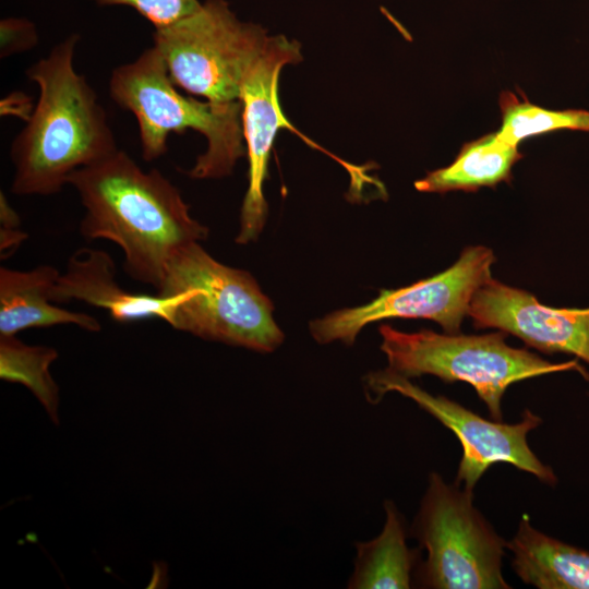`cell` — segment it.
I'll return each instance as SVG.
<instances>
[{"label": "cell", "instance_id": "6da1fadb", "mask_svg": "<svg viewBox=\"0 0 589 589\" xmlns=\"http://www.w3.org/2000/svg\"><path fill=\"white\" fill-rule=\"evenodd\" d=\"M68 184L85 208L81 235L117 244L124 272L156 290L172 257L208 235L177 187L157 169L144 171L121 149L76 170Z\"/></svg>", "mask_w": 589, "mask_h": 589}, {"label": "cell", "instance_id": "7a4b0ae2", "mask_svg": "<svg viewBox=\"0 0 589 589\" xmlns=\"http://www.w3.org/2000/svg\"><path fill=\"white\" fill-rule=\"evenodd\" d=\"M79 40L69 35L26 70L39 96L11 143L14 194H56L73 172L119 151L95 89L74 68Z\"/></svg>", "mask_w": 589, "mask_h": 589}, {"label": "cell", "instance_id": "3957f363", "mask_svg": "<svg viewBox=\"0 0 589 589\" xmlns=\"http://www.w3.org/2000/svg\"><path fill=\"white\" fill-rule=\"evenodd\" d=\"M108 88L112 100L135 117L142 157L148 163L166 154L170 133L187 130L207 141L206 151L187 172L192 179L227 177L247 154L241 103L220 106L181 94L154 46L115 68Z\"/></svg>", "mask_w": 589, "mask_h": 589}, {"label": "cell", "instance_id": "277c9868", "mask_svg": "<svg viewBox=\"0 0 589 589\" xmlns=\"http://www.w3.org/2000/svg\"><path fill=\"white\" fill-rule=\"evenodd\" d=\"M156 293L176 299L169 325L202 339L263 353L285 339L254 277L221 264L200 242L172 257Z\"/></svg>", "mask_w": 589, "mask_h": 589}, {"label": "cell", "instance_id": "5b68a950", "mask_svg": "<svg viewBox=\"0 0 589 589\" xmlns=\"http://www.w3.org/2000/svg\"><path fill=\"white\" fill-rule=\"evenodd\" d=\"M378 332L387 371L406 378L430 374L446 383L466 382L496 421H502V397L516 382L563 371H577L589 381V373L577 360L549 362L527 349L508 346L502 330L484 335L429 329L405 333L383 324Z\"/></svg>", "mask_w": 589, "mask_h": 589}, {"label": "cell", "instance_id": "8992f818", "mask_svg": "<svg viewBox=\"0 0 589 589\" xmlns=\"http://www.w3.org/2000/svg\"><path fill=\"white\" fill-rule=\"evenodd\" d=\"M426 558L413 585L428 589H508L502 574L506 542L473 505L472 491L431 472L409 528Z\"/></svg>", "mask_w": 589, "mask_h": 589}, {"label": "cell", "instance_id": "52a82bcc", "mask_svg": "<svg viewBox=\"0 0 589 589\" xmlns=\"http://www.w3.org/2000/svg\"><path fill=\"white\" fill-rule=\"evenodd\" d=\"M267 31L238 19L226 0H205L153 33L170 80L184 92L225 106L240 101L242 83L262 53Z\"/></svg>", "mask_w": 589, "mask_h": 589}, {"label": "cell", "instance_id": "ba28073f", "mask_svg": "<svg viewBox=\"0 0 589 589\" xmlns=\"http://www.w3.org/2000/svg\"><path fill=\"white\" fill-rule=\"evenodd\" d=\"M494 262L492 250L468 247L446 271L407 287L381 290L378 297L366 304L314 320L310 323V333L321 345L341 341L351 346L368 324L404 317L432 320L447 334H459L473 296L492 278Z\"/></svg>", "mask_w": 589, "mask_h": 589}, {"label": "cell", "instance_id": "9c48e42d", "mask_svg": "<svg viewBox=\"0 0 589 589\" xmlns=\"http://www.w3.org/2000/svg\"><path fill=\"white\" fill-rule=\"evenodd\" d=\"M366 399L378 402L389 392L413 400L421 409L449 429L459 440L462 456L456 483L473 491L482 474L494 464L507 462L529 472L541 482L554 486L557 477L531 450L527 435L541 424V418L526 409L514 424L488 420L445 396H434L402 377L387 371L364 377Z\"/></svg>", "mask_w": 589, "mask_h": 589}, {"label": "cell", "instance_id": "30bf717a", "mask_svg": "<svg viewBox=\"0 0 589 589\" xmlns=\"http://www.w3.org/2000/svg\"><path fill=\"white\" fill-rule=\"evenodd\" d=\"M301 46L284 35L268 36L266 45L247 74L240 91L242 129L249 158V187L240 211L239 244L257 239L267 218V202L263 184L267 178L271 149L280 129H288L306 144L323 151L351 170L352 166L327 153L298 131L286 118L278 97L281 69L301 62Z\"/></svg>", "mask_w": 589, "mask_h": 589}, {"label": "cell", "instance_id": "8fae6325", "mask_svg": "<svg viewBox=\"0 0 589 589\" xmlns=\"http://www.w3.org/2000/svg\"><path fill=\"white\" fill-rule=\"evenodd\" d=\"M476 328H497L545 353L565 352L589 364V308L554 309L525 290L493 278L473 296Z\"/></svg>", "mask_w": 589, "mask_h": 589}, {"label": "cell", "instance_id": "7c38bea8", "mask_svg": "<svg viewBox=\"0 0 589 589\" xmlns=\"http://www.w3.org/2000/svg\"><path fill=\"white\" fill-rule=\"evenodd\" d=\"M51 299L56 304L76 300L104 309L119 323L159 318L168 324L176 301L175 297L125 290L116 280L112 257L103 250L89 248H82L70 256L64 273L53 286Z\"/></svg>", "mask_w": 589, "mask_h": 589}, {"label": "cell", "instance_id": "4fadbf2b", "mask_svg": "<svg viewBox=\"0 0 589 589\" xmlns=\"http://www.w3.org/2000/svg\"><path fill=\"white\" fill-rule=\"evenodd\" d=\"M60 274L51 265L29 271L0 268V335L15 336L28 328L67 324L87 332L101 329L96 317L63 309L52 301Z\"/></svg>", "mask_w": 589, "mask_h": 589}, {"label": "cell", "instance_id": "5bb4252c", "mask_svg": "<svg viewBox=\"0 0 589 589\" xmlns=\"http://www.w3.org/2000/svg\"><path fill=\"white\" fill-rule=\"evenodd\" d=\"M512 568L539 589H589V551L552 538L521 516L517 532L506 542Z\"/></svg>", "mask_w": 589, "mask_h": 589}, {"label": "cell", "instance_id": "9a60e30c", "mask_svg": "<svg viewBox=\"0 0 589 589\" xmlns=\"http://www.w3.org/2000/svg\"><path fill=\"white\" fill-rule=\"evenodd\" d=\"M386 515L381 533L354 543L353 570L348 589H408L420 563V549L407 544L409 529L395 503L384 502Z\"/></svg>", "mask_w": 589, "mask_h": 589}, {"label": "cell", "instance_id": "2e32d148", "mask_svg": "<svg viewBox=\"0 0 589 589\" xmlns=\"http://www.w3.org/2000/svg\"><path fill=\"white\" fill-rule=\"evenodd\" d=\"M522 157L517 146L504 141L498 132L466 143L455 160L414 182L420 192L477 191L512 179L513 166Z\"/></svg>", "mask_w": 589, "mask_h": 589}, {"label": "cell", "instance_id": "e0dca14e", "mask_svg": "<svg viewBox=\"0 0 589 589\" xmlns=\"http://www.w3.org/2000/svg\"><path fill=\"white\" fill-rule=\"evenodd\" d=\"M58 351L27 345L15 336L0 335V377L27 387L55 424H59V387L50 373Z\"/></svg>", "mask_w": 589, "mask_h": 589}, {"label": "cell", "instance_id": "ac0fdd59", "mask_svg": "<svg viewBox=\"0 0 589 589\" xmlns=\"http://www.w3.org/2000/svg\"><path fill=\"white\" fill-rule=\"evenodd\" d=\"M502 127L500 136L517 146L529 136L555 130L589 131V110H550L530 104L526 98L518 99L510 92L500 96Z\"/></svg>", "mask_w": 589, "mask_h": 589}, {"label": "cell", "instance_id": "d6986e66", "mask_svg": "<svg viewBox=\"0 0 589 589\" xmlns=\"http://www.w3.org/2000/svg\"><path fill=\"white\" fill-rule=\"evenodd\" d=\"M99 5H125L147 20L154 29L167 27L190 15L200 0H94Z\"/></svg>", "mask_w": 589, "mask_h": 589}, {"label": "cell", "instance_id": "ffe728a7", "mask_svg": "<svg viewBox=\"0 0 589 589\" xmlns=\"http://www.w3.org/2000/svg\"><path fill=\"white\" fill-rule=\"evenodd\" d=\"M39 37L33 22L21 17H7L0 21V58L32 50Z\"/></svg>", "mask_w": 589, "mask_h": 589}, {"label": "cell", "instance_id": "44dd1931", "mask_svg": "<svg viewBox=\"0 0 589 589\" xmlns=\"http://www.w3.org/2000/svg\"><path fill=\"white\" fill-rule=\"evenodd\" d=\"M27 238V233L20 229L0 228V253L1 259L13 254Z\"/></svg>", "mask_w": 589, "mask_h": 589}, {"label": "cell", "instance_id": "7402d4cb", "mask_svg": "<svg viewBox=\"0 0 589 589\" xmlns=\"http://www.w3.org/2000/svg\"><path fill=\"white\" fill-rule=\"evenodd\" d=\"M21 218L15 209L11 206L5 195L0 193V228L1 229H20Z\"/></svg>", "mask_w": 589, "mask_h": 589}]
</instances>
